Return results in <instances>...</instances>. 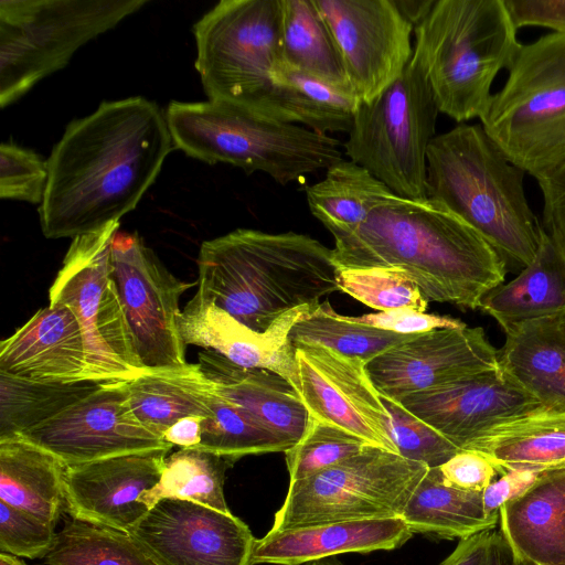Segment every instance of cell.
<instances>
[{
	"label": "cell",
	"instance_id": "603a6c76",
	"mask_svg": "<svg viewBox=\"0 0 565 565\" xmlns=\"http://www.w3.org/2000/svg\"><path fill=\"white\" fill-rule=\"evenodd\" d=\"M413 534L401 516L270 530L256 540L252 562L301 565L343 553L391 551L404 545Z\"/></svg>",
	"mask_w": 565,
	"mask_h": 565
},
{
	"label": "cell",
	"instance_id": "1f68e13d",
	"mask_svg": "<svg viewBox=\"0 0 565 565\" xmlns=\"http://www.w3.org/2000/svg\"><path fill=\"white\" fill-rule=\"evenodd\" d=\"M482 492L446 484L439 468H429L408 499L402 519L413 533L467 539L494 527L499 514H488Z\"/></svg>",
	"mask_w": 565,
	"mask_h": 565
},
{
	"label": "cell",
	"instance_id": "6da1fadb",
	"mask_svg": "<svg viewBox=\"0 0 565 565\" xmlns=\"http://www.w3.org/2000/svg\"><path fill=\"white\" fill-rule=\"evenodd\" d=\"M173 148L166 114L145 97L103 102L71 121L47 159L39 207L43 235L73 239L119 223Z\"/></svg>",
	"mask_w": 565,
	"mask_h": 565
},
{
	"label": "cell",
	"instance_id": "7dc6e473",
	"mask_svg": "<svg viewBox=\"0 0 565 565\" xmlns=\"http://www.w3.org/2000/svg\"><path fill=\"white\" fill-rule=\"evenodd\" d=\"M512 556L500 532L488 530L460 540L440 565H511Z\"/></svg>",
	"mask_w": 565,
	"mask_h": 565
},
{
	"label": "cell",
	"instance_id": "8fae6325",
	"mask_svg": "<svg viewBox=\"0 0 565 565\" xmlns=\"http://www.w3.org/2000/svg\"><path fill=\"white\" fill-rule=\"evenodd\" d=\"M119 223L72 239L49 291L50 303H62L83 331L89 380L125 382L148 372L137 353L113 275L111 243Z\"/></svg>",
	"mask_w": 565,
	"mask_h": 565
},
{
	"label": "cell",
	"instance_id": "b9f144b4",
	"mask_svg": "<svg viewBox=\"0 0 565 565\" xmlns=\"http://www.w3.org/2000/svg\"><path fill=\"white\" fill-rule=\"evenodd\" d=\"M381 397L390 414V435L399 456L436 468L460 450L396 399Z\"/></svg>",
	"mask_w": 565,
	"mask_h": 565
},
{
	"label": "cell",
	"instance_id": "ab89813d",
	"mask_svg": "<svg viewBox=\"0 0 565 565\" xmlns=\"http://www.w3.org/2000/svg\"><path fill=\"white\" fill-rule=\"evenodd\" d=\"M337 282L339 290L379 311L408 308L425 312L428 306L415 281L396 267H337Z\"/></svg>",
	"mask_w": 565,
	"mask_h": 565
},
{
	"label": "cell",
	"instance_id": "ba28073f",
	"mask_svg": "<svg viewBox=\"0 0 565 565\" xmlns=\"http://www.w3.org/2000/svg\"><path fill=\"white\" fill-rule=\"evenodd\" d=\"M148 0H1L0 105L9 106Z\"/></svg>",
	"mask_w": 565,
	"mask_h": 565
},
{
	"label": "cell",
	"instance_id": "60d3db41",
	"mask_svg": "<svg viewBox=\"0 0 565 565\" xmlns=\"http://www.w3.org/2000/svg\"><path fill=\"white\" fill-rule=\"evenodd\" d=\"M364 439L310 417L302 437L285 451L290 482L317 475L362 451Z\"/></svg>",
	"mask_w": 565,
	"mask_h": 565
},
{
	"label": "cell",
	"instance_id": "9f6ffc18",
	"mask_svg": "<svg viewBox=\"0 0 565 565\" xmlns=\"http://www.w3.org/2000/svg\"><path fill=\"white\" fill-rule=\"evenodd\" d=\"M511 565H524V564H521V563H514V562H512V564H511Z\"/></svg>",
	"mask_w": 565,
	"mask_h": 565
},
{
	"label": "cell",
	"instance_id": "db71d44e",
	"mask_svg": "<svg viewBox=\"0 0 565 565\" xmlns=\"http://www.w3.org/2000/svg\"><path fill=\"white\" fill-rule=\"evenodd\" d=\"M0 565H26L23 561L19 559L17 556L8 554V553H0Z\"/></svg>",
	"mask_w": 565,
	"mask_h": 565
},
{
	"label": "cell",
	"instance_id": "277c9868",
	"mask_svg": "<svg viewBox=\"0 0 565 565\" xmlns=\"http://www.w3.org/2000/svg\"><path fill=\"white\" fill-rule=\"evenodd\" d=\"M524 173L481 125L460 124L428 147L427 198L460 217L504 259L526 266L544 228L526 201Z\"/></svg>",
	"mask_w": 565,
	"mask_h": 565
},
{
	"label": "cell",
	"instance_id": "83f0119b",
	"mask_svg": "<svg viewBox=\"0 0 565 565\" xmlns=\"http://www.w3.org/2000/svg\"><path fill=\"white\" fill-rule=\"evenodd\" d=\"M462 449L490 457L501 469L544 473L565 469V409L540 406L501 423Z\"/></svg>",
	"mask_w": 565,
	"mask_h": 565
},
{
	"label": "cell",
	"instance_id": "7a4b0ae2",
	"mask_svg": "<svg viewBox=\"0 0 565 565\" xmlns=\"http://www.w3.org/2000/svg\"><path fill=\"white\" fill-rule=\"evenodd\" d=\"M337 267H396L428 302L477 309L505 279V259L439 202L393 194L350 235L334 241Z\"/></svg>",
	"mask_w": 565,
	"mask_h": 565
},
{
	"label": "cell",
	"instance_id": "8992f818",
	"mask_svg": "<svg viewBox=\"0 0 565 565\" xmlns=\"http://www.w3.org/2000/svg\"><path fill=\"white\" fill-rule=\"evenodd\" d=\"M166 118L174 148L188 156L260 171L282 185L342 160L337 139L234 105L172 100Z\"/></svg>",
	"mask_w": 565,
	"mask_h": 565
},
{
	"label": "cell",
	"instance_id": "f1b7e54d",
	"mask_svg": "<svg viewBox=\"0 0 565 565\" xmlns=\"http://www.w3.org/2000/svg\"><path fill=\"white\" fill-rule=\"evenodd\" d=\"M66 469L26 438L0 440V501L55 525L65 504Z\"/></svg>",
	"mask_w": 565,
	"mask_h": 565
},
{
	"label": "cell",
	"instance_id": "d6986e66",
	"mask_svg": "<svg viewBox=\"0 0 565 565\" xmlns=\"http://www.w3.org/2000/svg\"><path fill=\"white\" fill-rule=\"evenodd\" d=\"M396 399L457 448L542 406L500 367Z\"/></svg>",
	"mask_w": 565,
	"mask_h": 565
},
{
	"label": "cell",
	"instance_id": "7c38bea8",
	"mask_svg": "<svg viewBox=\"0 0 565 565\" xmlns=\"http://www.w3.org/2000/svg\"><path fill=\"white\" fill-rule=\"evenodd\" d=\"M429 468L367 445L359 454L289 484L271 530L402 516Z\"/></svg>",
	"mask_w": 565,
	"mask_h": 565
},
{
	"label": "cell",
	"instance_id": "e575fe53",
	"mask_svg": "<svg viewBox=\"0 0 565 565\" xmlns=\"http://www.w3.org/2000/svg\"><path fill=\"white\" fill-rule=\"evenodd\" d=\"M106 385L41 382L0 372V440L21 436Z\"/></svg>",
	"mask_w": 565,
	"mask_h": 565
},
{
	"label": "cell",
	"instance_id": "5b68a950",
	"mask_svg": "<svg viewBox=\"0 0 565 565\" xmlns=\"http://www.w3.org/2000/svg\"><path fill=\"white\" fill-rule=\"evenodd\" d=\"M414 56L425 70L439 113L458 122L481 118L497 74L518 42L503 0H436L414 29Z\"/></svg>",
	"mask_w": 565,
	"mask_h": 565
},
{
	"label": "cell",
	"instance_id": "ac0fdd59",
	"mask_svg": "<svg viewBox=\"0 0 565 565\" xmlns=\"http://www.w3.org/2000/svg\"><path fill=\"white\" fill-rule=\"evenodd\" d=\"M377 392L391 398L434 390L499 367V351L481 327L436 329L366 363Z\"/></svg>",
	"mask_w": 565,
	"mask_h": 565
},
{
	"label": "cell",
	"instance_id": "cb8c5ba5",
	"mask_svg": "<svg viewBox=\"0 0 565 565\" xmlns=\"http://www.w3.org/2000/svg\"><path fill=\"white\" fill-rule=\"evenodd\" d=\"M499 523L512 562L565 565V469L541 473L524 494L500 508Z\"/></svg>",
	"mask_w": 565,
	"mask_h": 565
},
{
	"label": "cell",
	"instance_id": "52a82bcc",
	"mask_svg": "<svg viewBox=\"0 0 565 565\" xmlns=\"http://www.w3.org/2000/svg\"><path fill=\"white\" fill-rule=\"evenodd\" d=\"M481 126L510 162L536 180L565 164V33L521 44Z\"/></svg>",
	"mask_w": 565,
	"mask_h": 565
},
{
	"label": "cell",
	"instance_id": "f907efd6",
	"mask_svg": "<svg viewBox=\"0 0 565 565\" xmlns=\"http://www.w3.org/2000/svg\"><path fill=\"white\" fill-rule=\"evenodd\" d=\"M541 473L530 469H509L482 491V503L488 514H499L500 508L524 494Z\"/></svg>",
	"mask_w": 565,
	"mask_h": 565
},
{
	"label": "cell",
	"instance_id": "6f0895ef",
	"mask_svg": "<svg viewBox=\"0 0 565 565\" xmlns=\"http://www.w3.org/2000/svg\"><path fill=\"white\" fill-rule=\"evenodd\" d=\"M563 322H564V326H565V315H563Z\"/></svg>",
	"mask_w": 565,
	"mask_h": 565
},
{
	"label": "cell",
	"instance_id": "4316f807",
	"mask_svg": "<svg viewBox=\"0 0 565 565\" xmlns=\"http://www.w3.org/2000/svg\"><path fill=\"white\" fill-rule=\"evenodd\" d=\"M479 309L503 330L565 315V254L545 231L533 260L514 279L488 291Z\"/></svg>",
	"mask_w": 565,
	"mask_h": 565
},
{
	"label": "cell",
	"instance_id": "f5cc1de1",
	"mask_svg": "<svg viewBox=\"0 0 565 565\" xmlns=\"http://www.w3.org/2000/svg\"><path fill=\"white\" fill-rule=\"evenodd\" d=\"M393 2L415 29L428 17L436 0H393Z\"/></svg>",
	"mask_w": 565,
	"mask_h": 565
},
{
	"label": "cell",
	"instance_id": "9c48e42d",
	"mask_svg": "<svg viewBox=\"0 0 565 565\" xmlns=\"http://www.w3.org/2000/svg\"><path fill=\"white\" fill-rule=\"evenodd\" d=\"M439 109L420 62L413 55L402 74L371 103L359 104L345 154L397 196L427 198V150Z\"/></svg>",
	"mask_w": 565,
	"mask_h": 565
},
{
	"label": "cell",
	"instance_id": "8d00e7d4",
	"mask_svg": "<svg viewBox=\"0 0 565 565\" xmlns=\"http://www.w3.org/2000/svg\"><path fill=\"white\" fill-rule=\"evenodd\" d=\"M201 426V443L196 448L233 461L247 455L285 452L295 445L217 392L211 402L210 414L202 418Z\"/></svg>",
	"mask_w": 565,
	"mask_h": 565
},
{
	"label": "cell",
	"instance_id": "5bb4252c",
	"mask_svg": "<svg viewBox=\"0 0 565 565\" xmlns=\"http://www.w3.org/2000/svg\"><path fill=\"white\" fill-rule=\"evenodd\" d=\"M297 391L309 417L338 426L398 455L390 414L366 371V361L317 343H294Z\"/></svg>",
	"mask_w": 565,
	"mask_h": 565
},
{
	"label": "cell",
	"instance_id": "2e32d148",
	"mask_svg": "<svg viewBox=\"0 0 565 565\" xmlns=\"http://www.w3.org/2000/svg\"><path fill=\"white\" fill-rule=\"evenodd\" d=\"M21 437L66 466L173 447L137 418L122 382L103 385Z\"/></svg>",
	"mask_w": 565,
	"mask_h": 565
},
{
	"label": "cell",
	"instance_id": "f35d334b",
	"mask_svg": "<svg viewBox=\"0 0 565 565\" xmlns=\"http://www.w3.org/2000/svg\"><path fill=\"white\" fill-rule=\"evenodd\" d=\"M419 334H398L354 321L333 311L328 301L321 302L290 331L291 343H317L342 354L360 358L366 363L391 348Z\"/></svg>",
	"mask_w": 565,
	"mask_h": 565
},
{
	"label": "cell",
	"instance_id": "816d5d0a",
	"mask_svg": "<svg viewBox=\"0 0 565 565\" xmlns=\"http://www.w3.org/2000/svg\"><path fill=\"white\" fill-rule=\"evenodd\" d=\"M202 416H189L173 424L163 438L172 446L180 448H196L201 443Z\"/></svg>",
	"mask_w": 565,
	"mask_h": 565
},
{
	"label": "cell",
	"instance_id": "30bf717a",
	"mask_svg": "<svg viewBox=\"0 0 565 565\" xmlns=\"http://www.w3.org/2000/svg\"><path fill=\"white\" fill-rule=\"evenodd\" d=\"M209 100L264 115L280 63L281 0H222L193 26Z\"/></svg>",
	"mask_w": 565,
	"mask_h": 565
},
{
	"label": "cell",
	"instance_id": "484cf974",
	"mask_svg": "<svg viewBox=\"0 0 565 565\" xmlns=\"http://www.w3.org/2000/svg\"><path fill=\"white\" fill-rule=\"evenodd\" d=\"M504 332L501 371L542 406L565 409L563 316L525 321Z\"/></svg>",
	"mask_w": 565,
	"mask_h": 565
},
{
	"label": "cell",
	"instance_id": "4dcf8cb0",
	"mask_svg": "<svg viewBox=\"0 0 565 565\" xmlns=\"http://www.w3.org/2000/svg\"><path fill=\"white\" fill-rule=\"evenodd\" d=\"M132 412L150 430L161 435L189 416L207 417L216 390L199 363L150 372L122 382Z\"/></svg>",
	"mask_w": 565,
	"mask_h": 565
},
{
	"label": "cell",
	"instance_id": "c3c4849f",
	"mask_svg": "<svg viewBox=\"0 0 565 565\" xmlns=\"http://www.w3.org/2000/svg\"><path fill=\"white\" fill-rule=\"evenodd\" d=\"M537 183L544 200V231L565 254V164Z\"/></svg>",
	"mask_w": 565,
	"mask_h": 565
},
{
	"label": "cell",
	"instance_id": "ffe728a7",
	"mask_svg": "<svg viewBox=\"0 0 565 565\" xmlns=\"http://www.w3.org/2000/svg\"><path fill=\"white\" fill-rule=\"evenodd\" d=\"M169 451H138L67 466V512L73 519L128 532L149 511L140 499L159 482Z\"/></svg>",
	"mask_w": 565,
	"mask_h": 565
},
{
	"label": "cell",
	"instance_id": "bcb514c9",
	"mask_svg": "<svg viewBox=\"0 0 565 565\" xmlns=\"http://www.w3.org/2000/svg\"><path fill=\"white\" fill-rule=\"evenodd\" d=\"M352 318L360 323L405 335L423 334L436 329H454L467 326L456 318L429 315L408 308L391 309Z\"/></svg>",
	"mask_w": 565,
	"mask_h": 565
},
{
	"label": "cell",
	"instance_id": "d590c367",
	"mask_svg": "<svg viewBox=\"0 0 565 565\" xmlns=\"http://www.w3.org/2000/svg\"><path fill=\"white\" fill-rule=\"evenodd\" d=\"M234 462L211 451L180 448L167 456L159 482L140 501L150 509L161 499L174 498L230 513L223 488Z\"/></svg>",
	"mask_w": 565,
	"mask_h": 565
},
{
	"label": "cell",
	"instance_id": "ee69618b",
	"mask_svg": "<svg viewBox=\"0 0 565 565\" xmlns=\"http://www.w3.org/2000/svg\"><path fill=\"white\" fill-rule=\"evenodd\" d=\"M56 539L55 525L0 501V551L30 559L46 557Z\"/></svg>",
	"mask_w": 565,
	"mask_h": 565
},
{
	"label": "cell",
	"instance_id": "3957f363",
	"mask_svg": "<svg viewBox=\"0 0 565 565\" xmlns=\"http://www.w3.org/2000/svg\"><path fill=\"white\" fill-rule=\"evenodd\" d=\"M198 268L195 296L258 332L339 290L332 249L294 232L237 228L204 241Z\"/></svg>",
	"mask_w": 565,
	"mask_h": 565
},
{
	"label": "cell",
	"instance_id": "7bdbcfd3",
	"mask_svg": "<svg viewBox=\"0 0 565 565\" xmlns=\"http://www.w3.org/2000/svg\"><path fill=\"white\" fill-rule=\"evenodd\" d=\"M49 163L36 152L13 142L0 146V198L41 204Z\"/></svg>",
	"mask_w": 565,
	"mask_h": 565
},
{
	"label": "cell",
	"instance_id": "44dd1931",
	"mask_svg": "<svg viewBox=\"0 0 565 565\" xmlns=\"http://www.w3.org/2000/svg\"><path fill=\"white\" fill-rule=\"evenodd\" d=\"M318 307L295 308L281 315L265 332H258L194 295L181 311L179 331L185 345L214 351L242 367L271 371L295 388V347L289 334L297 322Z\"/></svg>",
	"mask_w": 565,
	"mask_h": 565
},
{
	"label": "cell",
	"instance_id": "11a10c76",
	"mask_svg": "<svg viewBox=\"0 0 565 565\" xmlns=\"http://www.w3.org/2000/svg\"><path fill=\"white\" fill-rule=\"evenodd\" d=\"M303 565H344V564L337 556H331V557H326V558H320V559L311 561V562H308V563H306Z\"/></svg>",
	"mask_w": 565,
	"mask_h": 565
},
{
	"label": "cell",
	"instance_id": "7402d4cb",
	"mask_svg": "<svg viewBox=\"0 0 565 565\" xmlns=\"http://www.w3.org/2000/svg\"><path fill=\"white\" fill-rule=\"evenodd\" d=\"M0 372L41 382L89 380L85 340L74 312L62 303L38 310L1 341Z\"/></svg>",
	"mask_w": 565,
	"mask_h": 565
},
{
	"label": "cell",
	"instance_id": "681fc988",
	"mask_svg": "<svg viewBox=\"0 0 565 565\" xmlns=\"http://www.w3.org/2000/svg\"><path fill=\"white\" fill-rule=\"evenodd\" d=\"M515 29L537 25L565 33V0H503Z\"/></svg>",
	"mask_w": 565,
	"mask_h": 565
},
{
	"label": "cell",
	"instance_id": "d6a6232c",
	"mask_svg": "<svg viewBox=\"0 0 565 565\" xmlns=\"http://www.w3.org/2000/svg\"><path fill=\"white\" fill-rule=\"evenodd\" d=\"M311 214L334 241L353 233L371 211L394 193L370 171L351 160L327 169L324 178L305 186Z\"/></svg>",
	"mask_w": 565,
	"mask_h": 565
},
{
	"label": "cell",
	"instance_id": "4fadbf2b",
	"mask_svg": "<svg viewBox=\"0 0 565 565\" xmlns=\"http://www.w3.org/2000/svg\"><path fill=\"white\" fill-rule=\"evenodd\" d=\"M111 265L143 367L159 372L186 365V345L179 331L180 298L194 284L172 275L137 234L116 232Z\"/></svg>",
	"mask_w": 565,
	"mask_h": 565
},
{
	"label": "cell",
	"instance_id": "74e56055",
	"mask_svg": "<svg viewBox=\"0 0 565 565\" xmlns=\"http://www.w3.org/2000/svg\"><path fill=\"white\" fill-rule=\"evenodd\" d=\"M47 565H156L125 531L72 519L56 533Z\"/></svg>",
	"mask_w": 565,
	"mask_h": 565
},
{
	"label": "cell",
	"instance_id": "f6af8a7d",
	"mask_svg": "<svg viewBox=\"0 0 565 565\" xmlns=\"http://www.w3.org/2000/svg\"><path fill=\"white\" fill-rule=\"evenodd\" d=\"M438 468L446 484L465 491L482 492L501 475L490 457L472 449H460Z\"/></svg>",
	"mask_w": 565,
	"mask_h": 565
},
{
	"label": "cell",
	"instance_id": "9a60e30c",
	"mask_svg": "<svg viewBox=\"0 0 565 565\" xmlns=\"http://www.w3.org/2000/svg\"><path fill=\"white\" fill-rule=\"evenodd\" d=\"M341 54L350 85L371 103L411 62L413 25L393 0H313Z\"/></svg>",
	"mask_w": 565,
	"mask_h": 565
},
{
	"label": "cell",
	"instance_id": "d4e9b609",
	"mask_svg": "<svg viewBox=\"0 0 565 565\" xmlns=\"http://www.w3.org/2000/svg\"><path fill=\"white\" fill-rule=\"evenodd\" d=\"M198 360L222 397L294 444L302 437L310 417L287 380L268 370L238 366L211 350L199 352Z\"/></svg>",
	"mask_w": 565,
	"mask_h": 565
},
{
	"label": "cell",
	"instance_id": "e0dca14e",
	"mask_svg": "<svg viewBox=\"0 0 565 565\" xmlns=\"http://www.w3.org/2000/svg\"><path fill=\"white\" fill-rule=\"evenodd\" d=\"M128 533L156 565H253L248 526L192 501L161 499Z\"/></svg>",
	"mask_w": 565,
	"mask_h": 565
},
{
	"label": "cell",
	"instance_id": "836d02e7",
	"mask_svg": "<svg viewBox=\"0 0 565 565\" xmlns=\"http://www.w3.org/2000/svg\"><path fill=\"white\" fill-rule=\"evenodd\" d=\"M280 64L353 90L333 35L313 0H281Z\"/></svg>",
	"mask_w": 565,
	"mask_h": 565
},
{
	"label": "cell",
	"instance_id": "f546056e",
	"mask_svg": "<svg viewBox=\"0 0 565 565\" xmlns=\"http://www.w3.org/2000/svg\"><path fill=\"white\" fill-rule=\"evenodd\" d=\"M273 79L274 89L263 116L301 124L324 136L350 132L360 104L353 90L332 86L280 63Z\"/></svg>",
	"mask_w": 565,
	"mask_h": 565
}]
</instances>
